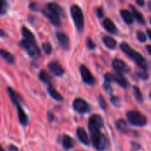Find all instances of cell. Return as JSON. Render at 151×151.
<instances>
[{
    "label": "cell",
    "instance_id": "cell-1",
    "mask_svg": "<svg viewBox=\"0 0 151 151\" xmlns=\"http://www.w3.org/2000/svg\"><path fill=\"white\" fill-rule=\"evenodd\" d=\"M120 49L128 58L133 59L140 67H142L143 70L147 69V61L142 56V54H140L139 52H137L134 49H132L127 42H122L120 44Z\"/></svg>",
    "mask_w": 151,
    "mask_h": 151
},
{
    "label": "cell",
    "instance_id": "cell-2",
    "mask_svg": "<svg viewBox=\"0 0 151 151\" xmlns=\"http://www.w3.org/2000/svg\"><path fill=\"white\" fill-rule=\"evenodd\" d=\"M91 134V142L95 149L99 151H104L109 146V142L105 134L101 132V129L89 131Z\"/></svg>",
    "mask_w": 151,
    "mask_h": 151
},
{
    "label": "cell",
    "instance_id": "cell-3",
    "mask_svg": "<svg viewBox=\"0 0 151 151\" xmlns=\"http://www.w3.org/2000/svg\"><path fill=\"white\" fill-rule=\"evenodd\" d=\"M7 92L12 101V103L15 104L16 108H17V111H18V115H19V120L20 122L21 125H27V121H28V119H27V116L26 114V112L24 111V110L22 109L19 102V96H18V94L12 88H7Z\"/></svg>",
    "mask_w": 151,
    "mask_h": 151
},
{
    "label": "cell",
    "instance_id": "cell-4",
    "mask_svg": "<svg viewBox=\"0 0 151 151\" xmlns=\"http://www.w3.org/2000/svg\"><path fill=\"white\" fill-rule=\"evenodd\" d=\"M71 15L76 28L79 31H82L84 29V24H85L82 10L77 4H73L71 7Z\"/></svg>",
    "mask_w": 151,
    "mask_h": 151
},
{
    "label": "cell",
    "instance_id": "cell-5",
    "mask_svg": "<svg viewBox=\"0 0 151 151\" xmlns=\"http://www.w3.org/2000/svg\"><path fill=\"white\" fill-rule=\"evenodd\" d=\"M127 118L128 122L133 126L143 127L148 122L147 118L142 113H141L140 111H128L127 114Z\"/></svg>",
    "mask_w": 151,
    "mask_h": 151
},
{
    "label": "cell",
    "instance_id": "cell-6",
    "mask_svg": "<svg viewBox=\"0 0 151 151\" xmlns=\"http://www.w3.org/2000/svg\"><path fill=\"white\" fill-rule=\"evenodd\" d=\"M19 45L28 53L29 56L33 58H37L41 55V51L37 44L35 43V41H30L23 39L19 42Z\"/></svg>",
    "mask_w": 151,
    "mask_h": 151
},
{
    "label": "cell",
    "instance_id": "cell-7",
    "mask_svg": "<svg viewBox=\"0 0 151 151\" xmlns=\"http://www.w3.org/2000/svg\"><path fill=\"white\" fill-rule=\"evenodd\" d=\"M80 73H81V78H82V81L84 83H86L88 85L95 84V82H96L95 77L92 75L91 72L86 65H81L80 66Z\"/></svg>",
    "mask_w": 151,
    "mask_h": 151
},
{
    "label": "cell",
    "instance_id": "cell-8",
    "mask_svg": "<svg viewBox=\"0 0 151 151\" xmlns=\"http://www.w3.org/2000/svg\"><path fill=\"white\" fill-rule=\"evenodd\" d=\"M73 107L79 113H87L90 111L89 104L82 98H76L73 103Z\"/></svg>",
    "mask_w": 151,
    "mask_h": 151
},
{
    "label": "cell",
    "instance_id": "cell-9",
    "mask_svg": "<svg viewBox=\"0 0 151 151\" xmlns=\"http://www.w3.org/2000/svg\"><path fill=\"white\" fill-rule=\"evenodd\" d=\"M103 126H104V120L100 115L95 114L89 118V120H88V130L89 131L96 130V129H102Z\"/></svg>",
    "mask_w": 151,
    "mask_h": 151
},
{
    "label": "cell",
    "instance_id": "cell-10",
    "mask_svg": "<svg viewBox=\"0 0 151 151\" xmlns=\"http://www.w3.org/2000/svg\"><path fill=\"white\" fill-rule=\"evenodd\" d=\"M112 67L116 71V73H128L129 70H130V68L127 65V64L125 63L123 60L119 59V58H115L112 61Z\"/></svg>",
    "mask_w": 151,
    "mask_h": 151
},
{
    "label": "cell",
    "instance_id": "cell-11",
    "mask_svg": "<svg viewBox=\"0 0 151 151\" xmlns=\"http://www.w3.org/2000/svg\"><path fill=\"white\" fill-rule=\"evenodd\" d=\"M48 68L49 70L56 76H61L64 74V69L62 67V65L58 62V61H51L49 63L48 65Z\"/></svg>",
    "mask_w": 151,
    "mask_h": 151
},
{
    "label": "cell",
    "instance_id": "cell-12",
    "mask_svg": "<svg viewBox=\"0 0 151 151\" xmlns=\"http://www.w3.org/2000/svg\"><path fill=\"white\" fill-rule=\"evenodd\" d=\"M42 12L43 14L45 15V17H47L49 19V20L55 26H60L61 25V20H60V16L50 12L47 8L46 9H43L42 10Z\"/></svg>",
    "mask_w": 151,
    "mask_h": 151
},
{
    "label": "cell",
    "instance_id": "cell-13",
    "mask_svg": "<svg viewBox=\"0 0 151 151\" xmlns=\"http://www.w3.org/2000/svg\"><path fill=\"white\" fill-rule=\"evenodd\" d=\"M56 36H57L61 47L65 50H68L69 46H70V40H69V37L67 36V35H65L63 32H57Z\"/></svg>",
    "mask_w": 151,
    "mask_h": 151
},
{
    "label": "cell",
    "instance_id": "cell-14",
    "mask_svg": "<svg viewBox=\"0 0 151 151\" xmlns=\"http://www.w3.org/2000/svg\"><path fill=\"white\" fill-rule=\"evenodd\" d=\"M76 134H77V137H78V139L80 140V142L81 143H83L86 146L89 145V142H90L89 137H88V134H87V132L85 131L84 128H82V127L77 128Z\"/></svg>",
    "mask_w": 151,
    "mask_h": 151
},
{
    "label": "cell",
    "instance_id": "cell-15",
    "mask_svg": "<svg viewBox=\"0 0 151 151\" xmlns=\"http://www.w3.org/2000/svg\"><path fill=\"white\" fill-rule=\"evenodd\" d=\"M102 25L104 27V29L111 34H116L118 32V28L116 25L111 19H104L102 22Z\"/></svg>",
    "mask_w": 151,
    "mask_h": 151
},
{
    "label": "cell",
    "instance_id": "cell-16",
    "mask_svg": "<svg viewBox=\"0 0 151 151\" xmlns=\"http://www.w3.org/2000/svg\"><path fill=\"white\" fill-rule=\"evenodd\" d=\"M113 79H114V81L117 82L122 88H127L128 87V81L126 79V77L123 75V73H113Z\"/></svg>",
    "mask_w": 151,
    "mask_h": 151
},
{
    "label": "cell",
    "instance_id": "cell-17",
    "mask_svg": "<svg viewBox=\"0 0 151 151\" xmlns=\"http://www.w3.org/2000/svg\"><path fill=\"white\" fill-rule=\"evenodd\" d=\"M46 8H47L50 12H53V13H55V14H57V15H58V16H61V15L63 14V9H62L61 6H60L59 4H58L57 3H49V4H47Z\"/></svg>",
    "mask_w": 151,
    "mask_h": 151
},
{
    "label": "cell",
    "instance_id": "cell-18",
    "mask_svg": "<svg viewBox=\"0 0 151 151\" xmlns=\"http://www.w3.org/2000/svg\"><path fill=\"white\" fill-rule=\"evenodd\" d=\"M120 15H121V18L123 19V20L127 23V24H132L134 22V16H133V13L132 12L128 11V10H126V9H123L120 11Z\"/></svg>",
    "mask_w": 151,
    "mask_h": 151
},
{
    "label": "cell",
    "instance_id": "cell-19",
    "mask_svg": "<svg viewBox=\"0 0 151 151\" xmlns=\"http://www.w3.org/2000/svg\"><path fill=\"white\" fill-rule=\"evenodd\" d=\"M103 42L104 43V45L107 48H109L111 50L115 49L117 46V41L113 37L109 36V35H104L103 36Z\"/></svg>",
    "mask_w": 151,
    "mask_h": 151
},
{
    "label": "cell",
    "instance_id": "cell-20",
    "mask_svg": "<svg viewBox=\"0 0 151 151\" xmlns=\"http://www.w3.org/2000/svg\"><path fill=\"white\" fill-rule=\"evenodd\" d=\"M0 56H1L7 63H9V64H13V63L15 62V58H14V56H13L11 52H9L8 50H6L1 49V50H0Z\"/></svg>",
    "mask_w": 151,
    "mask_h": 151
},
{
    "label": "cell",
    "instance_id": "cell-21",
    "mask_svg": "<svg viewBox=\"0 0 151 151\" xmlns=\"http://www.w3.org/2000/svg\"><path fill=\"white\" fill-rule=\"evenodd\" d=\"M62 144L65 150H70L74 146V141L69 135H64L62 138Z\"/></svg>",
    "mask_w": 151,
    "mask_h": 151
},
{
    "label": "cell",
    "instance_id": "cell-22",
    "mask_svg": "<svg viewBox=\"0 0 151 151\" xmlns=\"http://www.w3.org/2000/svg\"><path fill=\"white\" fill-rule=\"evenodd\" d=\"M130 8L132 10V13H133V16L134 18L141 24H144L145 23V20H144V18L142 16V14L141 13L140 11H138L134 5H130Z\"/></svg>",
    "mask_w": 151,
    "mask_h": 151
},
{
    "label": "cell",
    "instance_id": "cell-23",
    "mask_svg": "<svg viewBox=\"0 0 151 151\" xmlns=\"http://www.w3.org/2000/svg\"><path fill=\"white\" fill-rule=\"evenodd\" d=\"M48 92H49V94L50 95V96L52 97V98H54L55 100H57V101H59V102H61V101H63V96L53 88V86H51L50 84L49 85V87H48Z\"/></svg>",
    "mask_w": 151,
    "mask_h": 151
},
{
    "label": "cell",
    "instance_id": "cell-24",
    "mask_svg": "<svg viewBox=\"0 0 151 151\" xmlns=\"http://www.w3.org/2000/svg\"><path fill=\"white\" fill-rule=\"evenodd\" d=\"M115 125H116L117 129L119 132H122V133H127L128 132L127 123L124 119H119V120H117L116 123H115Z\"/></svg>",
    "mask_w": 151,
    "mask_h": 151
},
{
    "label": "cell",
    "instance_id": "cell-25",
    "mask_svg": "<svg viewBox=\"0 0 151 151\" xmlns=\"http://www.w3.org/2000/svg\"><path fill=\"white\" fill-rule=\"evenodd\" d=\"M39 79L44 82V83H47V84H50L51 81H52V78L51 76L45 71V70H42L40 73H39Z\"/></svg>",
    "mask_w": 151,
    "mask_h": 151
},
{
    "label": "cell",
    "instance_id": "cell-26",
    "mask_svg": "<svg viewBox=\"0 0 151 151\" xmlns=\"http://www.w3.org/2000/svg\"><path fill=\"white\" fill-rule=\"evenodd\" d=\"M21 32L22 35L24 36V39L26 40H30V41H35V36L33 35V33L26 27H22L21 28Z\"/></svg>",
    "mask_w": 151,
    "mask_h": 151
},
{
    "label": "cell",
    "instance_id": "cell-27",
    "mask_svg": "<svg viewBox=\"0 0 151 151\" xmlns=\"http://www.w3.org/2000/svg\"><path fill=\"white\" fill-rule=\"evenodd\" d=\"M134 95H135V98L137 99V101H139L140 103H142L143 101V96H142V94L140 90V88L136 86L134 87Z\"/></svg>",
    "mask_w": 151,
    "mask_h": 151
},
{
    "label": "cell",
    "instance_id": "cell-28",
    "mask_svg": "<svg viewBox=\"0 0 151 151\" xmlns=\"http://www.w3.org/2000/svg\"><path fill=\"white\" fill-rule=\"evenodd\" d=\"M7 11V3L6 0H0V15H3Z\"/></svg>",
    "mask_w": 151,
    "mask_h": 151
},
{
    "label": "cell",
    "instance_id": "cell-29",
    "mask_svg": "<svg viewBox=\"0 0 151 151\" xmlns=\"http://www.w3.org/2000/svg\"><path fill=\"white\" fill-rule=\"evenodd\" d=\"M42 49L46 54H50L52 51V47H51L50 43H49V42H44L42 44Z\"/></svg>",
    "mask_w": 151,
    "mask_h": 151
},
{
    "label": "cell",
    "instance_id": "cell-30",
    "mask_svg": "<svg viewBox=\"0 0 151 151\" xmlns=\"http://www.w3.org/2000/svg\"><path fill=\"white\" fill-rule=\"evenodd\" d=\"M136 35H137V38H138V40H139L140 42H146L147 36H146V35L144 34V32H142V31H138Z\"/></svg>",
    "mask_w": 151,
    "mask_h": 151
},
{
    "label": "cell",
    "instance_id": "cell-31",
    "mask_svg": "<svg viewBox=\"0 0 151 151\" xmlns=\"http://www.w3.org/2000/svg\"><path fill=\"white\" fill-rule=\"evenodd\" d=\"M104 80L106 81V83H111L112 81H114V79H113V74L112 73H107L105 75H104Z\"/></svg>",
    "mask_w": 151,
    "mask_h": 151
},
{
    "label": "cell",
    "instance_id": "cell-32",
    "mask_svg": "<svg viewBox=\"0 0 151 151\" xmlns=\"http://www.w3.org/2000/svg\"><path fill=\"white\" fill-rule=\"evenodd\" d=\"M87 46H88V48L89 49V50H94L95 48H96V43L92 41V39L91 38H88L87 39Z\"/></svg>",
    "mask_w": 151,
    "mask_h": 151
},
{
    "label": "cell",
    "instance_id": "cell-33",
    "mask_svg": "<svg viewBox=\"0 0 151 151\" xmlns=\"http://www.w3.org/2000/svg\"><path fill=\"white\" fill-rule=\"evenodd\" d=\"M98 99H99V104H100V106L102 107V109L105 110V109L107 108V104H106V102H105L104 98L102 96H99Z\"/></svg>",
    "mask_w": 151,
    "mask_h": 151
},
{
    "label": "cell",
    "instance_id": "cell-34",
    "mask_svg": "<svg viewBox=\"0 0 151 151\" xmlns=\"http://www.w3.org/2000/svg\"><path fill=\"white\" fill-rule=\"evenodd\" d=\"M137 74H138V76H139L140 78L144 79V80H147V79L149 78V75H148V73H146V70H142V72H138Z\"/></svg>",
    "mask_w": 151,
    "mask_h": 151
},
{
    "label": "cell",
    "instance_id": "cell-35",
    "mask_svg": "<svg viewBox=\"0 0 151 151\" xmlns=\"http://www.w3.org/2000/svg\"><path fill=\"white\" fill-rule=\"evenodd\" d=\"M96 13L97 14V16H98L99 18H102V17L104 16V10H103V8H102V7H97V8H96Z\"/></svg>",
    "mask_w": 151,
    "mask_h": 151
},
{
    "label": "cell",
    "instance_id": "cell-36",
    "mask_svg": "<svg viewBox=\"0 0 151 151\" xmlns=\"http://www.w3.org/2000/svg\"><path fill=\"white\" fill-rule=\"evenodd\" d=\"M119 98L118 96H113L111 97V103L115 105V106H119Z\"/></svg>",
    "mask_w": 151,
    "mask_h": 151
},
{
    "label": "cell",
    "instance_id": "cell-37",
    "mask_svg": "<svg viewBox=\"0 0 151 151\" xmlns=\"http://www.w3.org/2000/svg\"><path fill=\"white\" fill-rule=\"evenodd\" d=\"M104 89L106 90V92L108 93V94H111L112 93V88H111V87L110 86V84L109 83H106V84H104Z\"/></svg>",
    "mask_w": 151,
    "mask_h": 151
},
{
    "label": "cell",
    "instance_id": "cell-38",
    "mask_svg": "<svg viewBox=\"0 0 151 151\" xmlns=\"http://www.w3.org/2000/svg\"><path fill=\"white\" fill-rule=\"evenodd\" d=\"M132 147L134 148V149H133L134 150H139V149L141 148L140 144H139V143H135V142H133V143H132Z\"/></svg>",
    "mask_w": 151,
    "mask_h": 151
},
{
    "label": "cell",
    "instance_id": "cell-39",
    "mask_svg": "<svg viewBox=\"0 0 151 151\" xmlns=\"http://www.w3.org/2000/svg\"><path fill=\"white\" fill-rule=\"evenodd\" d=\"M135 1H136V4L139 6H143L144 5V0H135Z\"/></svg>",
    "mask_w": 151,
    "mask_h": 151
},
{
    "label": "cell",
    "instance_id": "cell-40",
    "mask_svg": "<svg viewBox=\"0 0 151 151\" xmlns=\"http://www.w3.org/2000/svg\"><path fill=\"white\" fill-rule=\"evenodd\" d=\"M5 36H6L5 32L2 28H0V37H5Z\"/></svg>",
    "mask_w": 151,
    "mask_h": 151
},
{
    "label": "cell",
    "instance_id": "cell-41",
    "mask_svg": "<svg viewBox=\"0 0 151 151\" xmlns=\"http://www.w3.org/2000/svg\"><path fill=\"white\" fill-rule=\"evenodd\" d=\"M9 150L11 151H18V149L16 148V147H14V146H9Z\"/></svg>",
    "mask_w": 151,
    "mask_h": 151
},
{
    "label": "cell",
    "instance_id": "cell-42",
    "mask_svg": "<svg viewBox=\"0 0 151 151\" xmlns=\"http://www.w3.org/2000/svg\"><path fill=\"white\" fill-rule=\"evenodd\" d=\"M48 116L50 117V121H52L53 119H54V118H53V114H51L50 112H49V113H48Z\"/></svg>",
    "mask_w": 151,
    "mask_h": 151
},
{
    "label": "cell",
    "instance_id": "cell-43",
    "mask_svg": "<svg viewBox=\"0 0 151 151\" xmlns=\"http://www.w3.org/2000/svg\"><path fill=\"white\" fill-rule=\"evenodd\" d=\"M146 49H147L148 52H149V53H150V55H151V45H147Z\"/></svg>",
    "mask_w": 151,
    "mask_h": 151
},
{
    "label": "cell",
    "instance_id": "cell-44",
    "mask_svg": "<svg viewBox=\"0 0 151 151\" xmlns=\"http://www.w3.org/2000/svg\"><path fill=\"white\" fill-rule=\"evenodd\" d=\"M147 34H148V35H149L150 39L151 40V30L150 29H148V30H147Z\"/></svg>",
    "mask_w": 151,
    "mask_h": 151
},
{
    "label": "cell",
    "instance_id": "cell-45",
    "mask_svg": "<svg viewBox=\"0 0 151 151\" xmlns=\"http://www.w3.org/2000/svg\"><path fill=\"white\" fill-rule=\"evenodd\" d=\"M148 4H149V8H150V10L151 11V0H149V3H148Z\"/></svg>",
    "mask_w": 151,
    "mask_h": 151
},
{
    "label": "cell",
    "instance_id": "cell-46",
    "mask_svg": "<svg viewBox=\"0 0 151 151\" xmlns=\"http://www.w3.org/2000/svg\"><path fill=\"white\" fill-rule=\"evenodd\" d=\"M0 151H5L4 149H3V147H2L1 145H0Z\"/></svg>",
    "mask_w": 151,
    "mask_h": 151
},
{
    "label": "cell",
    "instance_id": "cell-47",
    "mask_svg": "<svg viewBox=\"0 0 151 151\" xmlns=\"http://www.w3.org/2000/svg\"><path fill=\"white\" fill-rule=\"evenodd\" d=\"M150 98H151V92H150Z\"/></svg>",
    "mask_w": 151,
    "mask_h": 151
}]
</instances>
